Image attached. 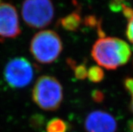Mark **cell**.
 I'll list each match as a JSON object with an SVG mask.
<instances>
[{
  "label": "cell",
  "instance_id": "obj_6",
  "mask_svg": "<svg viewBox=\"0 0 133 132\" xmlns=\"http://www.w3.org/2000/svg\"><path fill=\"white\" fill-rule=\"evenodd\" d=\"M21 32L18 12L15 7L0 3V37L14 39Z\"/></svg>",
  "mask_w": 133,
  "mask_h": 132
},
{
  "label": "cell",
  "instance_id": "obj_2",
  "mask_svg": "<svg viewBox=\"0 0 133 132\" xmlns=\"http://www.w3.org/2000/svg\"><path fill=\"white\" fill-rule=\"evenodd\" d=\"M32 98L35 103L43 110H56L63 100L62 84L53 76L42 75L34 86Z\"/></svg>",
  "mask_w": 133,
  "mask_h": 132
},
{
  "label": "cell",
  "instance_id": "obj_13",
  "mask_svg": "<svg viewBox=\"0 0 133 132\" xmlns=\"http://www.w3.org/2000/svg\"><path fill=\"white\" fill-rule=\"evenodd\" d=\"M126 35L129 41L133 44V16L128 20V23L126 30Z\"/></svg>",
  "mask_w": 133,
  "mask_h": 132
},
{
  "label": "cell",
  "instance_id": "obj_11",
  "mask_svg": "<svg viewBox=\"0 0 133 132\" xmlns=\"http://www.w3.org/2000/svg\"><path fill=\"white\" fill-rule=\"evenodd\" d=\"M104 72L101 67L93 65L88 70L87 78L93 83H99L104 78Z\"/></svg>",
  "mask_w": 133,
  "mask_h": 132
},
{
  "label": "cell",
  "instance_id": "obj_16",
  "mask_svg": "<svg viewBox=\"0 0 133 132\" xmlns=\"http://www.w3.org/2000/svg\"><path fill=\"white\" fill-rule=\"evenodd\" d=\"M122 12H123V14L126 18H127L128 20L131 18L133 16V9L131 8L130 7L128 6L127 5H126L125 3H123L122 4Z\"/></svg>",
  "mask_w": 133,
  "mask_h": 132
},
{
  "label": "cell",
  "instance_id": "obj_15",
  "mask_svg": "<svg viewBox=\"0 0 133 132\" xmlns=\"http://www.w3.org/2000/svg\"><path fill=\"white\" fill-rule=\"evenodd\" d=\"M124 86L127 92L130 94L132 96H133V78L128 77L124 79Z\"/></svg>",
  "mask_w": 133,
  "mask_h": 132
},
{
  "label": "cell",
  "instance_id": "obj_14",
  "mask_svg": "<svg viewBox=\"0 0 133 132\" xmlns=\"http://www.w3.org/2000/svg\"><path fill=\"white\" fill-rule=\"evenodd\" d=\"M91 98L95 102L100 103L104 100L105 96L104 94L101 92V90H94L91 92Z\"/></svg>",
  "mask_w": 133,
  "mask_h": 132
},
{
  "label": "cell",
  "instance_id": "obj_3",
  "mask_svg": "<svg viewBox=\"0 0 133 132\" xmlns=\"http://www.w3.org/2000/svg\"><path fill=\"white\" fill-rule=\"evenodd\" d=\"M62 49L60 37L53 30H45L37 32L30 42V53L41 64H48L55 61Z\"/></svg>",
  "mask_w": 133,
  "mask_h": 132
},
{
  "label": "cell",
  "instance_id": "obj_12",
  "mask_svg": "<svg viewBox=\"0 0 133 132\" xmlns=\"http://www.w3.org/2000/svg\"><path fill=\"white\" fill-rule=\"evenodd\" d=\"M45 121V117L41 114H34L29 119V124L30 127L33 129H40L44 126Z\"/></svg>",
  "mask_w": 133,
  "mask_h": 132
},
{
  "label": "cell",
  "instance_id": "obj_7",
  "mask_svg": "<svg viewBox=\"0 0 133 132\" xmlns=\"http://www.w3.org/2000/svg\"><path fill=\"white\" fill-rule=\"evenodd\" d=\"M87 132H116L117 122L111 114L103 110H94L86 117Z\"/></svg>",
  "mask_w": 133,
  "mask_h": 132
},
{
  "label": "cell",
  "instance_id": "obj_8",
  "mask_svg": "<svg viewBox=\"0 0 133 132\" xmlns=\"http://www.w3.org/2000/svg\"><path fill=\"white\" fill-rule=\"evenodd\" d=\"M82 19L80 13L73 12L59 20V24L64 30L68 31H76L79 29Z\"/></svg>",
  "mask_w": 133,
  "mask_h": 132
},
{
  "label": "cell",
  "instance_id": "obj_10",
  "mask_svg": "<svg viewBox=\"0 0 133 132\" xmlns=\"http://www.w3.org/2000/svg\"><path fill=\"white\" fill-rule=\"evenodd\" d=\"M67 63L68 64L70 67L72 69L74 72V76L78 80H83L87 78V69L86 65L84 64H81L77 65L76 63L72 59H69L67 60Z\"/></svg>",
  "mask_w": 133,
  "mask_h": 132
},
{
  "label": "cell",
  "instance_id": "obj_17",
  "mask_svg": "<svg viewBox=\"0 0 133 132\" xmlns=\"http://www.w3.org/2000/svg\"><path fill=\"white\" fill-rule=\"evenodd\" d=\"M128 129L130 132H133V119L128 121Z\"/></svg>",
  "mask_w": 133,
  "mask_h": 132
},
{
  "label": "cell",
  "instance_id": "obj_9",
  "mask_svg": "<svg viewBox=\"0 0 133 132\" xmlns=\"http://www.w3.org/2000/svg\"><path fill=\"white\" fill-rule=\"evenodd\" d=\"M68 123L59 118H54L49 121L46 126L47 132H66L68 130Z\"/></svg>",
  "mask_w": 133,
  "mask_h": 132
},
{
  "label": "cell",
  "instance_id": "obj_4",
  "mask_svg": "<svg viewBox=\"0 0 133 132\" xmlns=\"http://www.w3.org/2000/svg\"><path fill=\"white\" fill-rule=\"evenodd\" d=\"M24 21L32 29H43L50 24L54 17L51 0H24L22 5Z\"/></svg>",
  "mask_w": 133,
  "mask_h": 132
},
{
  "label": "cell",
  "instance_id": "obj_5",
  "mask_svg": "<svg viewBox=\"0 0 133 132\" xmlns=\"http://www.w3.org/2000/svg\"><path fill=\"white\" fill-rule=\"evenodd\" d=\"M34 76L32 64L24 57H16L6 64L4 78L10 87L22 88L30 84Z\"/></svg>",
  "mask_w": 133,
  "mask_h": 132
},
{
  "label": "cell",
  "instance_id": "obj_19",
  "mask_svg": "<svg viewBox=\"0 0 133 132\" xmlns=\"http://www.w3.org/2000/svg\"><path fill=\"white\" fill-rule=\"evenodd\" d=\"M0 2H1V0H0Z\"/></svg>",
  "mask_w": 133,
  "mask_h": 132
},
{
  "label": "cell",
  "instance_id": "obj_20",
  "mask_svg": "<svg viewBox=\"0 0 133 132\" xmlns=\"http://www.w3.org/2000/svg\"><path fill=\"white\" fill-rule=\"evenodd\" d=\"M42 132H43V131H42Z\"/></svg>",
  "mask_w": 133,
  "mask_h": 132
},
{
  "label": "cell",
  "instance_id": "obj_1",
  "mask_svg": "<svg viewBox=\"0 0 133 132\" xmlns=\"http://www.w3.org/2000/svg\"><path fill=\"white\" fill-rule=\"evenodd\" d=\"M91 55L100 66L113 70L129 61L131 49L124 40L115 37H103L94 43Z\"/></svg>",
  "mask_w": 133,
  "mask_h": 132
},
{
  "label": "cell",
  "instance_id": "obj_18",
  "mask_svg": "<svg viewBox=\"0 0 133 132\" xmlns=\"http://www.w3.org/2000/svg\"><path fill=\"white\" fill-rule=\"evenodd\" d=\"M130 110H131V111L133 113V96H132V98L131 102H130Z\"/></svg>",
  "mask_w": 133,
  "mask_h": 132
}]
</instances>
